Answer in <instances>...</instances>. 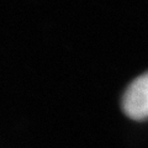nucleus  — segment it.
Wrapping results in <instances>:
<instances>
[{
    "instance_id": "nucleus-1",
    "label": "nucleus",
    "mask_w": 148,
    "mask_h": 148,
    "mask_svg": "<svg viewBox=\"0 0 148 148\" xmlns=\"http://www.w3.org/2000/svg\"><path fill=\"white\" fill-rule=\"evenodd\" d=\"M122 110L130 119H148V72L128 85L122 96Z\"/></svg>"
}]
</instances>
